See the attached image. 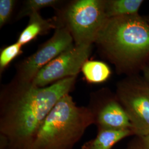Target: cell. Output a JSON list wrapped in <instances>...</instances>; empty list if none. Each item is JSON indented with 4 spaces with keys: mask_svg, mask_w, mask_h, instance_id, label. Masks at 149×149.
Instances as JSON below:
<instances>
[{
    "mask_svg": "<svg viewBox=\"0 0 149 149\" xmlns=\"http://www.w3.org/2000/svg\"><path fill=\"white\" fill-rule=\"evenodd\" d=\"M95 43L119 72L132 74L149 59V23L139 14L108 18Z\"/></svg>",
    "mask_w": 149,
    "mask_h": 149,
    "instance_id": "2",
    "label": "cell"
},
{
    "mask_svg": "<svg viewBox=\"0 0 149 149\" xmlns=\"http://www.w3.org/2000/svg\"><path fill=\"white\" fill-rule=\"evenodd\" d=\"M61 1L58 0H28L18 15V18H21L39 12L41 9L46 7H54L59 5Z\"/></svg>",
    "mask_w": 149,
    "mask_h": 149,
    "instance_id": "13",
    "label": "cell"
},
{
    "mask_svg": "<svg viewBox=\"0 0 149 149\" xmlns=\"http://www.w3.org/2000/svg\"><path fill=\"white\" fill-rule=\"evenodd\" d=\"M92 124L95 118L90 108L77 106L67 94L45 119L32 149H73Z\"/></svg>",
    "mask_w": 149,
    "mask_h": 149,
    "instance_id": "3",
    "label": "cell"
},
{
    "mask_svg": "<svg viewBox=\"0 0 149 149\" xmlns=\"http://www.w3.org/2000/svg\"><path fill=\"white\" fill-rule=\"evenodd\" d=\"M134 135L131 129H98L96 137L86 142L81 149H112L123 139Z\"/></svg>",
    "mask_w": 149,
    "mask_h": 149,
    "instance_id": "10",
    "label": "cell"
},
{
    "mask_svg": "<svg viewBox=\"0 0 149 149\" xmlns=\"http://www.w3.org/2000/svg\"><path fill=\"white\" fill-rule=\"evenodd\" d=\"M76 77L44 87L13 82L6 87L0 96V149H32L45 119Z\"/></svg>",
    "mask_w": 149,
    "mask_h": 149,
    "instance_id": "1",
    "label": "cell"
},
{
    "mask_svg": "<svg viewBox=\"0 0 149 149\" xmlns=\"http://www.w3.org/2000/svg\"><path fill=\"white\" fill-rule=\"evenodd\" d=\"M116 96L126 112L135 136L149 134V85L132 76L119 82Z\"/></svg>",
    "mask_w": 149,
    "mask_h": 149,
    "instance_id": "5",
    "label": "cell"
},
{
    "mask_svg": "<svg viewBox=\"0 0 149 149\" xmlns=\"http://www.w3.org/2000/svg\"><path fill=\"white\" fill-rule=\"evenodd\" d=\"M145 19H146V21H148V23H149V17H147V18H145Z\"/></svg>",
    "mask_w": 149,
    "mask_h": 149,
    "instance_id": "18",
    "label": "cell"
},
{
    "mask_svg": "<svg viewBox=\"0 0 149 149\" xmlns=\"http://www.w3.org/2000/svg\"><path fill=\"white\" fill-rule=\"evenodd\" d=\"M74 45L73 38L67 28L59 26L53 36L43 44L37 51L18 65L16 78L13 82L18 84H31L43 67Z\"/></svg>",
    "mask_w": 149,
    "mask_h": 149,
    "instance_id": "6",
    "label": "cell"
},
{
    "mask_svg": "<svg viewBox=\"0 0 149 149\" xmlns=\"http://www.w3.org/2000/svg\"></svg>",
    "mask_w": 149,
    "mask_h": 149,
    "instance_id": "19",
    "label": "cell"
},
{
    "mask_svg": "<svg viewBox=\"0 0 149 149\" xmlns=\"http://www.w3.org/2000/svg\"><path fill=\"white\" fill-rule=\"evenodd\" d=\"M29 17L27 26L20 33L17 41L22 46L30 43L38 36L47 34L51 29H56L59 27L56 18L45 19L39 12L34 13Z\"/></svg>",
    "mask_w": 149,
    "mask_h": 149,
    "instance_id": "9",
    "label": "cell"
},
{
    "mask_svg": "<svg viewBox=\"0 0 149 149\" xmlns=\"http://www.w3.org/2000/svg\"><path fill=\"white\" fill-rule=\"evenodd\" d=\"M92 45H76L65 50L43 67L32 82L39 87L71 77H77L82 66L88 60Z\"/></svg>",
    "mask_w": 149,
    "mask_h": 149,
    "instance_id": "7",
    "label": "cell"
},
{
    "mask_svg": "<svg viewBox=\"0 0 149 149\" xmlns=\"http://www.w3.org/2000/svg\"><path fill=\"white\" fill-rule=\"evenodd\" d=\"M16 1L14 0L0 1V27H3L10 19Z\"/></svg>",
    "mask_w": 149,
    "mask_h": 149,
    "instance_id": "15",
    "label": "cell"
},
{
    "mask_svg": "<svg viewBox=\"0 0 149 149\" xmlns=\"http://www.w3.org/2000/svg\"><path fill=\"white\" fill-rule=\"evenodd\" d=\"M56 19L69 31L75 45H92L108 19L104 0L73 1Z\"/></svg>",
    "mask_w": 149,
    "mask_h": 149,
    "instance_id": "4",
    "label": "cell"
},
{
    "mask_svg": "<svg viewBox=\"0 0 149 149\" xmlns=\"http://www.w3.org/2000/svg\"><path fill=\"white\" fill-rule=\"evenodd\" d=\"M22 46L19 43L12 44L3 48L0 53V71L2 72L11 62L22 53Z\"/></svg>",
    "mask_w": 149,
    "mask_h": 149,
    "instance_id": "14",
    "label": "cell"
},
{
    "mask_svg": "<svg viewBox=\"0 0 149 149\" xmlns=\"http://www.w3.org/2000/svg\"><path fill=\"white\" fill-rule=\"evenodd\" d=\"M143 0H104L107 18L139 14Z\"/></svg>",
    "mask_w": 149,
    "mask_h": 149,
    "instance_id": "11",
    "label": "cell"
},
{
    "mask_svg": "<svg viewBox=\"0 0 149 149\" xmlns=\"http://www.w3.org/2000/svg\"><path fill=\"white\" fill-rule=\"evenodd\" d=\"M81 71L86 81L91 84L104 82L111 74V70L107 64L96 60H87Z\"/></svg>",
    "mask_w": 149,
    "mask_h": 149,
    "instance_id": "12",
    "label": "cell"
},
{
    "mask_svg": "<svg viewBox=\"0 0 149 149\" xmlns=\"http://www.w3.org/2000/svg\"><path fill=\"white\" fill-rule=\"evenodd\" d=\"M127 149H149V134L135 136L128 144Z\"/></svg>",
    "mask_w": 149,
    "mask_h": 149,
    "instance_id": "16",
    "label": "cell"
},
{
    "mask_svg": "<svg viewBox=\"0 0 149 149\" xmlns=\"http://www.w3.org/2000/svg\"><path fill=\"white\" fill-rule=\"evenodd\" d=\"M141 70L144 75V79L149 85V64H146Z\"/></svg>",
    "mask_w": 149,
    "mask_h": 149,
    "instance_id": "17",
    "label": "cell"
},
{
    "mask_svg": "<svg viewBox=\"0 0 149 149\" xmlns=\"http://www.w3.org/2000/svg\"><path fill=\"white\" fill-rule=\"evenodd\" d=\"M98 129H131L128 116L116 96L99 98L88 107Z\"/></svg>",
    "mask_w": 149,
    "mask_h": 149,
    "instance_id": "8",
    "label": "cell"
}]
</instances>
